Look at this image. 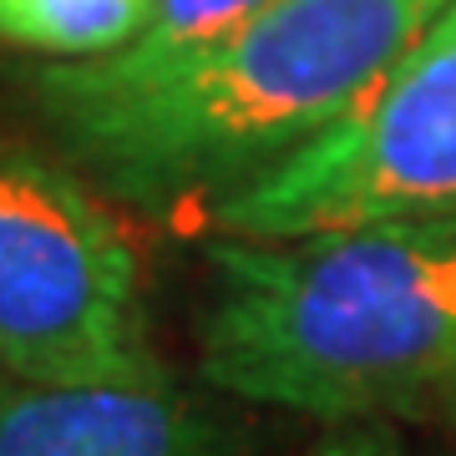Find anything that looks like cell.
Segmentation results:
<instances>
[{"label": "cell", "instance_id": "1", "mask_svg": "<svg viewBox=\"0 0 456 456\" xmlns=\"http://www.w3.org/2000/svg\"><path fill=\"white\" fill-rule=\"evenodd\" d=\"M446 0H279L147 82H97L77 61L31 77L66 163L142 213H208L325 137Z\"/></svg>", "mask_w": 456, "mask_h": 456}, {"label": "cell", "instance_id": "2", "mask_svg": "<svg viewBox=\"0 0 456 456\" xmlns=\"http://www.w3.org/2000/svg\"><path fill=\"white\" fill-rule=\"evenodd\" d=\"M198 375L314 421H401L456 391V213L203 248Z\"/></svg>", "mask_w": 456, "mask_h": 456}, {"label": "cell", "instance_id": "3", "mask_svg": "<svg viewBox=\"0 0 456 456\" xmlns=\"http://www.w3.org/2000/svg\"><path fill=\"white\" fill-rule=\"evenodd\" d=\"M0 375L41 386L173 375L127 233L92 183L26 147H0Z\"/></svg>", "mask_w": 456, "mask_h": 456}, {"label": "cell", "instance_id": "4", "mask_svg": "<svg viewBox=\"0 0 456 456\" xmlns=\"http://www.w3.org/2000/svg\"><path fill=\"white\" fill-rule=\"evenodd\" d=\"M436 213H456V0L325 137L218 198L203 224L228 239H299Z\"/></svg>", "mask_w": 456, "mask_h": 456}, {"label": "cell", "instance_id": "5", "mask_svg": "<svg viewBox=\"0 0 456 456\" xmlns=\"http://www.w3.org/2000/svg\"><path fill=\"white\" fill-rule=\"evenodd\" d=\"M0 456H239V431L173 375L107 386L0 375Z\"/></svg>", "mask_w": 456, "mask_h": 456}, {"label": "cell", "instance_id": "6", "mask_svg": "<svg viewBox=\"0 0 456 456\" xmlns=\"http://www.w3.org/2000/svg\"><path fill=\"white\" fill-rule=\"evenodd\" d=\"M152 0H0V41L56 61H97L132 46Z\"/></svg>", "mask_w": 456, "mask_h": 456}, {"label": "cell", "instance_id": "7", "mask_svg": "<svg viewBox=\"0 0 456 456\" xmlns=\"http://www.w3.org/2000/svg\"><path fill=\"white\" fill-rule=\"evenodd\" d=\"M269 5H279V0H152L147 26L132 46L97 56V61H77V66L86 77H97V82H147V77L167 71L183 56L233 36L239 26L264 16Z\"/></svg>", "mask_w": 456, "mask_h": 456}, {"label": "cell", "instance_id": "8", "mask_svg": "<svg viewBox=\"0 0 456 456\" xmlns=\"http://www.w3.org/2000/svg\"><path fill=\"white\" fill-rule=\"evenodd\" d=\"M310 456H411L395 421H335L310 446Z\"/></svg>", "mask_w": 456, "mask_h": 456}, {"label": "cell", "instance_id": "9", "mask_svg": "<svg viewBox=\"0 0 456 456\" xmlns=\"http://www.w3.org/2000/svg\"><path fill=\"white\" fill-rule=\"evenodd\" d=\"M441 416H446V421H452V431H456V391L446 395V406H441Z\"/></svg>", "mask_w": 456, "mask_h": 456}]
</instances>
